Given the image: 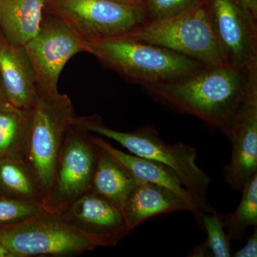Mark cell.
<instances>
[{
	"mask_svg": "<svg viewBox=\"0 0 257 257\" xmlns=\"http://www.w3.org/2000/svg\"><path fill=\"white\" fill-rule=\"evenodd\" d=\"M250 70L227 65L204 67L177 80L144 88L162 104L202 120L229 139L246 94Z\"/></svg>",
	"mask_w": 257,
	"mask_h": 257,
	"instance_id": "6da1fadb",
	"label": "cell"
},
{
	"mask_svg": "<svg viewBox=\"0 0 257 257\" xmlns=\"http://www.w3.org/2000/svg\"><path fill=\"white\" fill-rule=\"evenodd\" d=\"M84 46L106 68L143 87L177 80L205 67L174 51L128 37L85 41Z\"/></svg>",
	"mask_w": 257,
	"mask_h": 257,
	"instance_id": "7a4b0ae2",
	"label": "cell"
},
{
	"mask_svg": "<svg viewBox=\"0 0 257 257\" xmlns=\"http://www.w3.org/2000/svg\"><path fill=\"white\" fill-rule=\"evenodd\" d=\"M28 111L23 158L35 176L48 209L61 147L76 116L72 101L67 94L45 90L38 86L35 101Z\"/></svg>",
	"mask_w": 257,
	"mask_h": 257,
	"instance_id": "3957f363",
	"label": "cell"
},
{
	"mask_svg": "<svg viewBox=\"0 0 257 257\" xmlns=\"http://www.w3.org/2000/svg\"><path fill=\"white\" fill-rule=\"evenodd\" d=\"M77 124L90 133L114 140L135 156L156 161L170 167L182 180L184 187L195 198L203 212L214 210L207 199L211 178L197 164V150L184 143H166L151 125L130 133L106 126L98 115L76 119Z\"/></svg>",
	"mask_w": 257,
	"mask_h": 257,
	"instance_id": "277c9868",
	"label": "cell"
},
{
	"mask_svg": "<svg viewBox=\"0 0 257 257\" xmlns=\"http://www.w3.org/2000/svg\"><path fill=\"white\" fill-rule=\"evenodd\" d=\"M124 37L174 51L207 67L224 65L206 0L170 18L145 22Z\"/></svg>",
	"mask_w": 257,
	"mask_h": 257,
	"instance_id": "5b68a950",
	"label": "cell"
},
{
	"mask_svg": "<svg viewBox=\"0 0 257 257\" xmlns=\"http://www.w3.org/2000/svg\"><path fill=\"white\" fill-rule=\"evenodd\" d=\"M0 245L11 257L71 256L95 246L58 212H48L22 224L0 228Z\"/></svg>",
	"mask_w": 257,
	"mask_h": 257,
	"instance_id": "8992f818",
	"label": "cell"
},
{
	"mask_svg": "<svg viewBox=\"0 0 257 257\" xmlns=\"http://www.w3.org/2000/svg\"><path fill=\"white\" fill-rule=\"evenodd\" d=\"M47 13L62 18L84 41L126 36L145 23L144 7L113 0H45Z\"/></svg>",
	"mask_w": 257,
	"mask_h": 257,
	"instance_id": "52a82bcc",
	"label": "cell"
},
{
	"mask_svg": "<svg viewBox=\"0 0 257 257\" xmlns=\"http://www.w3.org/2000/svg\"><path fill=\"white\" fill-rule=\"evenodd\" d=\"M76 118L66 134L56 165L48 203L51 212L63 210L92 187L98 147Z\"/></svg>",
	"mask_w": 257,
	"mask_h": 257,
	"instance_id": "ba28073f",
	"label": "cell"
},
{
	"mask_svg": "<svg viewBox=\"0 0 257 257\" xmlns=\"http://www.w3.org/2000/svg\"><path fill=\"white\" fill-rule=\"evenodd\" d=\"M84 42L68 23L45 10L38 32L23 46L33 66L37 86L58 91L62 69L72 57L85 52Z\"/></svg>",
	"mask_w": 257,
	"mask_h": 257,
	"instance_id": "9c48e42d",
	"label": "cell"
},
{
	"mask_svg": "<svg viewBox=\"0 0 257 257\" xmlns=\"http://www.w3.org/2000/svg\"><path fill=\"white\" fill-rule=\"evenodd\" d=\"M206 2L223 64L240 70L256 67V19L239 0Z\"/></svg>",
	"mask_w": 257,
	"mask_h": 257,
	"instance_id": "30bf717a",
	"label": "cell"
},
{
	"mask_svg": "<svg viewBox=\"0 0 257 257\" xmlns=\"http://www.w3.org/2000/svg\"><path fill=\"white\" fill-rule=\"evenodd\" d=\"M229 140L232 150L229 162L224 167L225 182L233 190L241 192L257 173V67L250 70L246 94Z\"/></svg>",
	"mask_w": 257,
	"mask_h": 257,
	"instance_id": "8fae6325",
	"label": "cell"
},
{
	"mask_svg": "<svg viewBox=\"0 0 257 257\" xmlns=\"http://www.w3.org/2000/svg\"><path fill=\"white\" fill-rule=\"evenodd\" d=\"M58 213L95 247L116 246L132 231L121 207L90 190Z\"/></svg>",
	"mask_w": 257,
	"mask_h": 257,
	"instance_id": "7c38bea8",
	"label": "cell"
},
{
	"mask_svg": "<svg viewBox=\"0 0 257 257\" xmlns=\"http://www.w3.org/2000/svg\"><path fill=\"white\" fill-rule=\"evenodd\" d=\"M0 87L5 99L19 109H30L37 94L36 75L23 46L5 40L0 32Z\"/></svg>",
	"mask_w": 257,
	"mask_h": 257,
	"instance_id": "4fadbf2b",
	"label": "cell"
},
{
	"mask_svg": "<svg viewBox=\"0 0 257 257\" xmlns=\"http://www.w3.org/2000/svg\"><path fill=\"white\" fill-rule=\"evenodd\" d=\"M92 139L96 145L104 149L115 160L126 167L138 182L143 181L158 184L178 194L191 207L193 215L195 216L198 223L201 224V218L204 214L202 207L188 189L184 187L177 174L170 167L156 161L147 160L120 151L104 139L94 136H92Z\"/></svg>",
	"mask_w": 257,
	"mask_h": 257,
	"instance_id": "5bb4252c",
	"label": "cell"
},
{
	"mask_svg": "<svg viewBox=\"0 0 257 257\" xmlns=\"http://www.w3.org/2000/svg\"><path fill=\"white\" fill-rule=\"evenodd\" d=\"M130 229L155 217L174 211L192 209L178 194L165 187L139 181L122 207Z\"/></svg>",
	"mask_w": 257,
	"mask_h": 257,
	"instance_id": "9a60e30c",
	"label": "cell"
},
{
	"mask_svg": "<svg viewBox=\"0 0 257 257\" xmlns=\"http://www.w3.org/2000/svg\"><path fill=\"white\" fill-rule=\"evenodd\" d=\"M45 0H0V32L5 40L24 46L36 35L45 13Z\"/></svg>",
	"mask_w": 257,
	"mask_h": 257,
	"instance_id": "2e32d148",
	"label": "cell"
},
{
	"mask_svg": "<svg viewBox=\"0 0 257 257\" xmlns=\"http://www.w3.org/2000/svg\"><path fill=\"white\" fill-rule=\"evenodd\" d=\"M96 146L97 159L90 191L122 209L138 181L104 149Z\"/></svg>",
	"mask_w": 257,
	"mask_h": 257,
	"instance_id": "e0dca14e",
	"label": "cell"
},
{
	"mask_svg": "<svg viewBox=\"0 0 257 257\" xmlns=\"http://www.w3.org/2000/svg\"><path fill=\"white\" fill-rule=\"evenodd\" d=\"M0 196L45 206L35 176L20 157H0Z\"/></svg>",
	"mask_w": 257,
	"mask_h": 257,
	"instance_id": "ac0fdd59",
	"label": "cell"
},
{
	"mask_svg": "<svg viewBox=\"0 0 257 257\" xmlns=\"http://www.w3.org/2000/svg\"><path fill=\"white\" fill-rule=\"evenodd\" d=\"M28 124V109H19L8 101L0 105V157L23 158Z\"/></svg>",
	"mask_w": 257,
	"mask_h": 257,
	"instance_id": "d6986e66",
	"label": "cell"
},
{
	"mask_svg": "<svg viewBox=\"0 0 257 257\" xmlns=\"http://www.w3.org/2000/svg\"><path fill=\"white\" fill-rule=\"evenodd\" d=\"M242 197L236 210L221 215L230 239L243 237L250 226H257V173L250 179L241 191Z\"/></svg>",
	"mask_w": 257,
	"mask_h": 257,
	"instance_id": "ffe728a7",
	"label": "cell"
},
{
	"mask_svg": "<svg viewBox=\"0 0 257 257\" xmlns=\"http://www.w3.org/2000/svg\"><path fill=\"white\" fill-rule=\"evenodd\" d=\"M48 211L41 203L0 196V228L22 224Z\"/></svg>",
	"mask_w": 257,
	"mask_h": 257,
	"instance_id": "44dd1931",
	"label": "cell"
},
{
	"mask_svg": "<svg viewBox=\"0 0 257 257\" xmlns=\"http://www.w3.org/2000/svg\"><path fill=\"white\" fill-rule=\"evenodd\" d=\"M201 224L207 232L205 241L211 256H231V239L225 232L220 214L214 209L210 212L204 213L201 218Z\"/></svg>",
	"mask_w": 257,
	"mask_h": 257,
	"instance_id": "7402d4cb",
	"label": "cell"
},
{
	"mask_svg": "<svg viewBox=\"0 0 257 257\" xmlns=\"http://www.w3.org/2000/svg\"><path fill=\"white\" fill-rule=\"evenodd\" d=\"M201 0H145V22L162 20L189 9Z\"/></svg>",
	"mask_w": 257,
	"mask_h": 257,
	"instance_id": "603a6c76",
	"label": "cell"
},
{
	"mask_svg": "<svg viewBox=\"0 0 257 257\" xmlns=\"http://www.w3.org/2000/svg\"><path fill=\"white\" fill-rule=\"evenodd\" d=\"M235 257H256L257 256V229L255 226L254 231L247 239L246 244L242 248L234 253Z\"/></svg>",
	"mask_w": 257,
	"mask_h": 257,
	"instance_id": "cb8c5ba5",
	"label": "cell"
},
{
	"mask_svg": "<svg viewBox=\"0 0 257 257\" xmlns=\"http://www.w3.org/2000/svg\"><path fill=\"white\" fill-rule=\"evenodd\" d=\"M188 256H211V253L208 248L207 243L205 240L201 243L200 244L197 245L196 247L192 248L188 255Z\"/></svg>",
	"mask_w": 257,
	"mask_h": 257,
	"instance_id": "d4e9b609",
	"label": "cell"
},
{
	"mask_svg": "<svg viewBox=\"0 0 257 257\" xmlns=\"http://www.w3.org/2000/svg\"><path fill=\"white\" fill-rule=\"evenodd\" d=\"M253 18L257 20V0H239Z\"/></svg>",
	"mask_w": 257,
	"mask_h": 257,
	"instance_id": "484cf974",
	"label": "cell"
},
{
	"mask_svg": "<svg viewBox=\"0 0 257 257\" xmlns=\"http://www.w3.org/2000/svg\"><path fill=\"white\" fill-rule=\"evenodd\" d=\"M119 4L132 7H144L145 0H113Z\"/></svg>",
	"mask_w": 257,
	"mask_h": 257,
	"instance_id": "4316f807",
	"label": "cell"
},
{
	"mask_svg": "<svg viewBox=\"0 0 257 257\" xmlns=\"http://www.w3.org/2000/svg\"><path fill=\"white\" fill-rule=\"evenodd\" d=\"M0 257H11L10 253L0 245Z\"/></svg>",
	"mask_w": 257,
	"mask_h": 257,
	"instance_id": "83f0119b",
	"label": "cell"
},
{
	"mask_svg": "<svg viewBox=\"0 0 257 257\" xmlns=\"http://www.w3.org/2000/svg\"><path fill=\"white\" fill-rule=\"evenodd\" d=\"M8 101L5 99L4 94H3V91H2L1 87H0V105L3 104V103L6 102Z\"/></svg>",
	"mask_w": 257,
	"mask_h": 257,
	"instance_id": "f1b7e54d",
	"label": "cell"
}]
</instances>
